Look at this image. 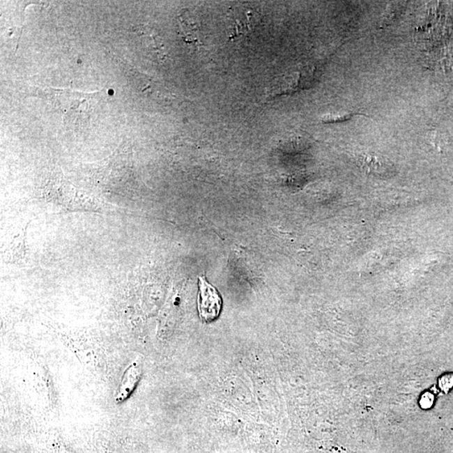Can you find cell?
<instances>
[{
    "label": "cell",
    "mask_w": 453,
    "mask_h": 453,
    "mask_svg": "<svg viewBox=\"0 0 453 453\" xmlns=\"http://www.w3.org/2000/svg\"><path fill=\"white\" fill-rule=\"evenodd\" d=\"M222 298L216 288L210 285L205 277H199V313L204 323H208L220 316Z\"/></svg>",
    "instance_id": "cell-1"
},
{
    "label": "cell",
    "mask_w": 453,
    "mask_h": 453,
    "mask_svg": "<svg viewBox=\"0 0 453 453\" xmlns=\"http://www.w3.org/2000/svg\"><path fill=\"white\" fill-rule=\"evenodd\" d=\"M141 364L138 360L135 361L127 368L115 397L116 403H122L130 397L141 377Z\"/></svg>",
    "instance_id": "cell-2"
},
{
    "label": "cell",
    "mask_w": 453,
    "mask_h": 453,
    "mask_svg": "<svg viewBox=\"0 0 453 453\" xmlns=\"http://www.w3.org/2000/svg\"><path fill=\"white\" fill-rule=\"evenodd\" d=\"M358 163L362 171L376 176H388L392 172V167L384 158L374 154H361Z\"/></svg>",
    "instance_id": "cell-3"
},
{
    "label": "cell",
    "mask_w": 453,
    "mask_h": 453,
    "mask_svg": "<svg viewBox=\"0 0 453 453\" xmlns=\"http://www.w3.org/2000/svg\"><path fill=\"white\" fill-rule=\"evenodd\" d=\"M360 114L357 113H341L337 114H329L327 116L323 117V122L325 123H340L348 121V119L352 118L355 115Z\"/></svg>",
    "instance_id": "cell-4"
}]
</instances>
